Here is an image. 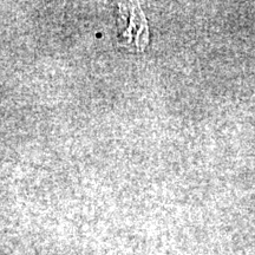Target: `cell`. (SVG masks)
I'll return each mask as SVG.
<instances>
[{
    "label": "cell",
    "mask_w": 255,
    "mask_h": 255,
    "mask_svg": "<svg viewBox=\"0 0 255 255\" xmlns=\"http://www.w3.org/2000/svg\"><path fill=\"white\" fill-rule=\"evenodd\" d=\"M120 8V19L126 23L120 24V44L130 50L143 51L149 43V27L141 7L138 4L127 6L128 14L122 5Z\"/></svg>",
    "instance_id": "6da1fadb"
}]
</instances>
